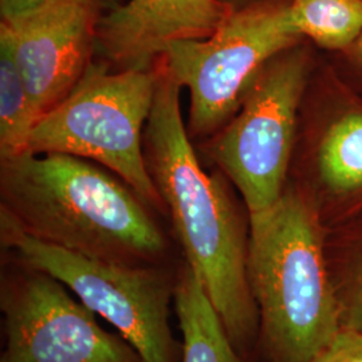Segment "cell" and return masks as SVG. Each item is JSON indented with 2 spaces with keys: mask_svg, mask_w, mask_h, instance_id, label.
<instances>
[{
  "mask_svg": "<svg viewBox=\"0 0 362 362\" xmlns=\"http://www.w3.org/2000/svg\"><path fill=\"white\" fill-rule=\"evenodd\" d=\"M145 129L148 170L161 196L184 259L203 281L235 349L246 360L259 344V311L247 274L250 212L231 181L200 165L180 112L181 86L161 62Z\"/></svg>",
  "mask_w": 362,
  "mask_h": 362,
  "instance_id": "1",
  "label": "cell"
},
{
  "mask_svg": "<svg viewBox=\"0 0 362 362\" xmlns=\"http://www.w3.org/2000/svg\"><path fill=\"white\" fill-rule=\"evenodd\" d=\"M0 197V214L52 246L127 266L169 263L155 209L90 160L31 152L3 158Z\"/></svg>",
  "mask_w": 362,
  "mask_h": 362,
  "instance_id": "2",
  "label": "cell"
},
{
  "mask_svg": "<svg viewBox=\"0 0 362 362\" xmlns=\"http://www.w3.org/2000/svg\"><path fill=\"white\" fill-rule=\"evenodd\" d=\"M324 243L322 220L290 181L274 206L250 214L247 274L269 362H310L341 329Z\"/></svg>",
  "mask_w": 362,
  "mask_h": 362,
  "instance_id": "3",
  "label": "cell"
},
{
  "mask_svg": "<svg viewBox=\"0 0 362 362\" xmlns=\"http://www.w3.org/2000/svg\"><path fill=\"white\" fill-rule=\"evenodd\" d=\"M158 77V66L110 71L106 61L91 62L74 89L40 117L27 152L94 161L115 172L149 207L165 214L143 148Z\"/></svg>",
  "mask_w": 362,
  "mask_h": 362,
  "instance_id": "4",
  "label": "cell"
},
{
  "mask_svg": "<svg viewBox=\"0 0 362 362\" xmlns=\"http://www.w3.org/2000/svg\"><path fill=\"white\" fill-rule=\"evenodd\" d=\"M321 57L308 39L272 57L235 116L208 143V156L250 214L272 207L285 192L300 107Z\"/></svg>",
  "mask_w": 362,
  "mask_h": 362,
  "instance_id": "5",
  "label": "cell"
},
{
  "mask_svg": "<svg viewBox=\"0 0 362 362\" xmlns=\"http://www.w3.org/2000/svg\"><path fill=\"white\" fill-rule=\"evenodd\" d=\"M0 239L15 259L52 275L106 320L144 362H181L182 342L170 326L179 263L127 266L89 258L39 240L3 214Z\"/></svg>",
  "mask_w": 362,
  "mask_h": 362,
  "instance_id": "6",
  "label": "cell"
},
{
  "mask_svg": "<svg viewBox=\"0 0 362 362\" xmlns=\"http://www.w3.org/2000/svg\"><path fill=\"white\" fill-rule=\"evenodd\" d=\"M303 40L291 21V0H254L235 8L211 37L173 42L163 62L189 91V137L216 134L262 67Z\"/></svg>",
  "mask_w": 362,
  "mask_h": 362,
  "instance_id": "7",
  "label": "cell"
},
{
  "mask_svg": "<svg viewBox=\"0 0 362 362\" xmlns=\"http://www.w3.org/2000/svg\"><path fill=\"white\" fill-rule=\"evenodd\" d=\"M0 362H144L62 282L15 259L0 278Z\"/></svg>",
  "mask_w": 362,
  "mask_h": 362,
  "instance_id": "8",
  "label": "cell"
},
{
  "mask_svg": "<svg viewBox=\"0 0 362 362\" xmlns=\"http://www.w3.org/2000/svg\"><path fill=\"white\" fill-rule=\"evenodd\" d=\"M288 181L325 227L362 207V97L338 78L324 52L300 107Z\"/></svg>",
  "mask_w": 362,
  "mask_h": 362,
  "instance_id": "9",
  "label": "cell"
},
{
  "mask_svg": "<svg viewBox=\"0 0 362 362\" xmlns=\"http://www.w3.org/2000/svg\"><path fill=\"white\" fill-rule=\"evenodd\" d=\"M115 0H50L0 22L40 117L59 104L91 64L100 19Z\"/></svg>",
  "mask_w": 362,
  "mask_h": 362,
  "instance_id": "10",
  "label": "cell"
},
{
  "mask_svg": "<svg viewBox=\"0 0 362 362\" xmlns=\"http://www.w3.org/2000/svg\"><path fill=\"white\" fill-rule=\"evenodd\" d=\"M233 10L221 0H127L100 19L97 49L119 70L152 69L173 42L211 37Z\"/></svg>",
  "mask_w": 362,
  "mask_h": 362,
  "instance_id": "11",
  "label": "cell"
},
{
  "mask_svg": "<svg viewBox=\"0 0 362 362\" xmlns=\"http://www.w3.org/2000/svg\"><path fill=\"white\" fill-rule=\"evenodd\" d=\"M173 308L181 336V362H247L235 349L203 281L182 259L177 269Z\"/></svg>",
  "mask_w": 362,
  "mask_h": 362,
  "instance_id": "12",
  "label": "cell"
},
{
  "mask_svg": "<svg viewBox=\"0 0 362 362\" xmlns=\"http://www.w3.org/2000/svg\"><path fill=\"white\" fill-rule=\"evenodd\" d=\"M324 246L341 327L362 333V207L325 227Z\"/></svg>",
  "mask_w": 362,
  "mask_h": 362,
  "instance_id": "13",
  "label": "cell"
},
{
  "mask_svg": "<svg viewBox=\"0 0 362 362\" xmlns=\"http://www.w3.org/2000/svg\"><path fill=\"white\" fill-rule=\"evenodd\" d=\"M291 21L320 52H342L361 35L362 0H291Z\"/></svg>",
  "mask_w": 362,
  "mask_h": 362,
  "instance_id": "14",
  "label": "cell"
},
{
  "mask_svg": "<svg viewBox=\"0 0 362 362\" xmlns=\"http://www.w3.org/2000/svg\"><path fill=\"white\" fill-rule=\"evenodd\" d=\"M39 121L25 79L7 42L0 39V158L28 151L31 133Z\"/></svg>",
  "mask_w": 362,
  "mask_h": 362,
  "instance_id": "15",
  "label": "cell"
},
{
  "mask_svg": "<svg viewBox=\"0 0 362 362\" xmlns=\"http://www.w3.org/2000/svg\"><path fill=\"white\" fill-rule=\"evenodd\" d=\"M324 55L338 78L362 97V33L345 50Z\"/></svg>",
  "mask_w": 362,
  "mask_h": 362,
  "instance_id": "16",
  "label": "cell"
},
{
  "mask_svg": "<svg viewBox=\"0 0 362 362\" xmlns=\"http://www.w3.org/2000/svg\"><path fill=\"white\" fill-rule=\"evenodd\" d=\"M310 362H362V333L341 327Z\"/></svg>",
  "mask_w": 362,
  "mask_h": 362,
  "instance_id": "17",
  "label": "cell"
},
{
  "mask_svg": "<svg viewBox=\"0 0 362 362\" xmlns=\"http://www.w3.org/2000/svg\"><path fill=\"white\" fill-rule=\"evenodd\" d=\"M50 0H0V19H8L33 11Z\"/></svg>",
  "mask_w": 362,
  "mask_h": 362,
  "instance_id": "18",
  "label": "cell"
},
{
  "mask_svg": "<svg viewBox=\"0 0 362 362\" xmlns=\"http://www.w3.org/2000/svg\"><path fill=\"white\" fill-rule=\"evenodd\" d=\"M221 1H224V3H227V4H230V6H233L235 8H239V7L246 6V4L254 1V0H221Z\"/></svg>",
  "mask_w": 362,
  "mask_h": 362,
  "instance_id": "19",
  "label": "cell"
}]
</instances>
